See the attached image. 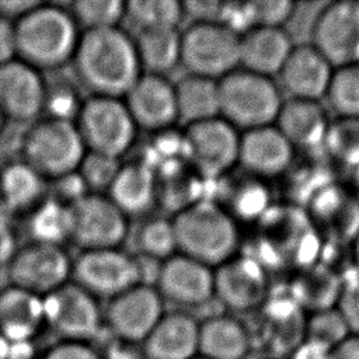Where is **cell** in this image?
Here are the masks:
<instances>
[{"label":"cell","mask_w":359,"mask_h":359,"mask_svg":"<svg viewBox=\"0 0 359 359\" xmlns=\"http://www.w3.org/2000/svg\"><path fill=\"white\" fill-rule=\"evenodd\" d=\"M294 147L275 125L241 132L238 163L258 177H276L293 161Z\"/></svg>","instance_id":"obj_20"},{"label":"cell","mask_w":359,"mask_h":359,"mask_svg":"<svg viewBox=\"0 0 359 359\" xmlns=\"http://www.w3.org/2000/svg\"><path fill=\"white\" fill-rule=\"evenodd\" d=\"M325 98L341 119L359 121V62L334 69Z\"/></svg>","instance_id":"obj_34"},{"label":"cell","mask_w":359,"mask_h":359,"mask_svg":"<svg viewBox=\"0 0 359 359\" xmlns=\"http://www.w3.org/2000/svg\"><path fill=\"white\" fill-rule=\"evenodd\" d=\"M122 100L137 129L165 130L178 122L174 83L164 76L143 73Z\"/></svg>","instance_id":"obj_18"},{"label":"cell","mask_w":359,"mask_h":359,"mask_svg":"<svg viewBox=\"0 0 359 359\" xmlns=\"http://www.w3.org/2000/svg\"><path fill=\"white\" fill-rule=\"evenodd\" d=\"M72 63L91 95L123 98L143 74L135 41L121 27L81 32Z\"/></svg>","instance_id":"obj_1"},{"label":"cell","mask_w":359,"mask_h":359,"mask_svg":"<svg viewBox=\"0 0 359 359\" xmlns=\"http://www.w3.org/2000/svg\"><path fill=\"white\" fill-rule=\"evenodd\" d=\"M41 3L36 0H0V15L15 22Z\"/></svg>","instance_id":"obj_49"},{"label":"cell","mask_w":359,"mask_h":359,"mask_svg":"<svg viewBox=\"0 0 359 359\" xmlns=\"http://www.w3.org/2000/svg\"><path fill=\"white\" fill-rule=\"evenodd\" d=\"M351 335H359V276L345 280L337 303Z\"/></svg>","instance_id":"obj_41"},{"label":"cell","mask_w":359,"mask_h":359,"mask_svg":"<svg viewBox=\"0 0 359 359\" xmlns=\"http://www.w3.org/2000/svg\"><path fill=\"white\" fill-rule=\"evenodd\" d=\"M334 66L311 45L293 46L278 73L289 98L320 101L325 97Z\"/></svg>","instance_id":"obj_19"},{"label":"cell","mask_w":359,"mask_h":359,"mask_svg":"<svg viewBox=\"0 0 359 359\" xmlns=\"http://www.w3.org/2000/svg\"><path fill=\"white\" fill-rule=\"evenodd\" d=\"M125 4L122 0H76L70 14L80 32L118 28L125 20Z\"/></svg>","instance_id":"obj_35"},{"label":"cell","mask_w":359,"mask_h":359,"mask_svg":"<svg viewBox=\"0 0 359 359\" xmlns=\"http://www.w3.org/2000/svg\"><path fill=\"white\" fill-rule=\"evenodd\" d=\"M72 240L81 251L119 248L128 234V216L108 195L88 192L70 203Z\"/></svg>","instance_id":"obj_10"},{"label":"cell","mask_w":359,"mask_h":359,"mask_svg":"<svg viewBox=\"0 0 359 359\" xmlns=\"http://www.w3.org/2000/svg\"><path fill=\"white\" fill-rule=\"evenodd\" d=\"M199 323L184 311L164 313L142 342L146 359H194L198 356Z\"/></svg>","instance_id":"obj_21"},{"label":"cell","mask_w":359,"mask_h":359,"mask_svg":"<svg viewBox=\"0 0 359 359\" xmlns=\"http://www.w3.org/2000/svg\"><path fill=\"white\" fill-rule=\"evenodd\" d=\"M35 344L34 341H15L8 342L7 359H35Z\"/></svg>","instance_id":"obj_51"},{"label":"cell","mask_w":359,"mask_h":359,"mask_svg":"<svg viewBox=\"0 0 359 359\" xmlns=\"http://www.w3.org/2000/svg\"><path fill=\"white\" fill-rule=\"evenodd\" d=\"M3 213H4V212H3V208H1V202H0V216H1Z\"/></svg>","instance_id":"obj_56"},{"label":"cell","mask_w":359,"mask_h":359,"mask_svg":"<svg viewBox=\"0 0 359 359\" xmlns=\"http://www.w3.org/2000/svg\"><path fill=\"white\" fill-rule=\"evenodd\" d=\"M351 335L349 328L337 307L309 313L304 323V337L335 348Z\"/></svg>","instance_id":"obj_37"},{"label":"cell","mask_w":359,"mask_h":359,"mask_svg":"<svg viewBox=\"0 0 359 359\" xmlns=\"http://www.w3.org/2000/svg\"><path fill=\"white\" fill-rule=\"evenodd\" d=\"M87 151L121 158L133 144L136 125L122 98L90 95L74 121Z\"/></svg>","instance_id":"obj_7"},{"label":"cell","mask_w":359,"mask_h":359,"mask_svg":"<svg viewBox=\"0 0 359 359\" xmlns=\"http://www.w3.org/2000/svg\"><path fill=\"white\" fill-rule=\"evenodd\" d=\"M4 121H6V119H4V118H3V115L0 114V129H1V126H3V123H4Z\"/></svg>","instance_id":"obj_55"},{"label":"cell","mask_w":359,"mask_h":359,"mask_svg":"<svg viewBox=\"0 0 359 359\" xmlns=\"http://www.w3.org/2000/svg\"><path fill=\"white\" fill-rule=\"evenodd\" d=\"M17 236L4 215L0 216V268L8 266L18 251Z\"/></svg>","instance_id":"obj_46"},{"label":"cell","mask_w":359,"mask_h":359,"mask_svg":"<svg viewBox=\"0 0 359 359\" xmlns=\"http://www.w3.org/2000/svg\"><path fill=\"white\" fill-rule=\"evenodd\" d=\"M133 41L143 73L164 76L181 62V32L178 29L137 32Z\"/></svg>","instance_id":"obj_30"},{"label":"cell","mask_w":359,"mask_h":359,"mask_svg":"<svg viewBox=\"0 0 359 359\" xmlns=\"http://www.w3.org/2000/svg\"><path fill=\"white\" fill-rule=\"evenodd\" d=\"M122 163L116 157L87 151L77 170L88 192L101 194L109 189Z\"/></svg>","instance_id":"obj_38"},{"label":"cell","mask_w":359,"mask_h":359,"mask_svg":"<svg viewBox=\"0 0 359 359\" xmlns=\"http://www.w3.org/2000/svg\"><path fill=\"white\" fill-rule=\"evenodd\" d=\"M268 359H273V358H268Z\"/></svg>","instance_id":"obj_58"},{"label":"cell","mask_w":359,"mask_h":359,"mask_svg":"<svg viewBox=\"0 0 359 359\" xmlns=\"http://www.w3.org/2000/svg\"><path fill=\"white\" fill-rule=\"evenodd\" d=\"M72 280L95 297H112L142 283L137 258L121 248L90 250L73 261Z\"/></svg>","instance_id":"obj_9"},{"label":"cell","mask_w":359,"mask_h":359,"mask_svg":"<svg viewBox=\"0 0 359 359\" xmlns=\"http://www.w3.org/2000/svg\"><path fill=\"white\" fill-rule=\"evenodd\" d=\"M46 83L36 69L13 59L0 66V114L15 122L34 121L45 104Z\"/></svg>","instance_id":"obj_17"},{"label":"cell","mask_w":359,"mask_h":359,"mask_svg":"<svg viewBox=\"0 0 359 359\" xmlns=\"http://www.w3.org/2000/svg\"><path fill=\"white\" fill-rule=\"evenodd\" d=\"M215 297L231 311L248 313L265 303L266 276L250 257H231L213 269Z\"/></svg>","instance_id":"obj_15"},{"label":"cell","mask_w":359,"mask_h":359,"mask_svg":"<svg viewBox=\"0 0 359 359\" xmlns=\"http://www.w3.org/2000/svg\"><path fill=\"white\" fill-rule=\"evenodd\" d=\"M27 226L32 241L62 247L72 240L70 205L56 198H45L28 213Z\"/></svg>","instance_id":"obj_32"},{"label":"cell","mask_w":359,"mask_h":359,"mask_svg":"<svg viewBox=\"0 0 359 359\" xmlns=\"http://www.w3.org/2000/svg\"><path fill=\"white\" fill-rule=\"evenodd\" d=\"M220 118L245 132L275 125L283 100L276 83L238 67L219 80Z\"/></svg>","instance_id":"obj_4"},{"label":"cell","mask_w":359,"mask_h":359,"mask_svg":"<svg viewBox=\"0 0 359 359\" xmlns=\"http://www.w3.org/2000/svg\"><path fill=\"white\" fill-rule=\"evenodd\" d=\"M46 180L25 161H15L0 171L3 212H31L45 199Z\"/></svg>","instance_id":"obj_29"},{"label":"cell","mask_w":359,"mask_h":359,"mask_svg":"<svg viewBox=\"0 0 359 359\" xmlns=\"http://www.w3.org/2000/svg\"><path fill=\"white\" fill-rule=\"evenodd\" d=\"M8 356V341L0 334V359H7Z\"/></svg>","instance_id":"obj_54"},{"label":"cell","mask_w":359,"mask_h":359,"mask_svg":"<svg viewBox=\"0 0 359 359\" xmlns=\"http://www.w3.org/2000/svg\"><path fill=\"white\" fill-rule=\"evenodd\" d=\"M182 17V3L177 0H129L125 4V18L137 32L178 29Z\"/></svg>","instance_id":"obj_33"},{"label":"cell","mask_w":359,"mask_h":359,"mask_svg":"<svg viewBox=\"0 0 359 359\" xmlns=\"http://www.w3.org/2000/svg\"><path fill=\"white\" fill-rule=\"evenodd\" d=\"M15 59L14 22L0 15V66Z\"/></svg>","instance_id":"obj_48"},{"label":"cell","mask_w":359,"mask_h":359,"mask_svg":"<svg viewBox=\"0 0 359 359\" xmlns=\"http://www.w3.org/2000/svg\"><path fill=\"white\" fill-rule=\"evenodd\" d=\"M177 252L216 268L236 255L240 234L234 217L220 205L196 201L171 219Z\"/></svg>","instance_id":"obj_3"},{"label":"cell","mask_w":359,"mask_h":359,"mask_svg":"<svg viewBox=\"0 0 359 359\" xmlns=\"http://www.w3.org/2000/svg\"><path fill=\"white\" fill-rule=\"evenodd\" d=\"M268 202L265 189L258 184L248 185L241 189L237 195L236 206L240 215L245 217H252L265 210V205Z\"/></svg>","instance_id":"obj_44"},{"label":"cell","mask_w":359,"mask_h":359,"mask_svg":"<svg viewBox=\"0 0 359 359\" xmlns=\"http://www.w3.org/2000/svg\"><path fill=\"white\" fill-rule=\"evenodd\" d=\"M294 3L290 0H258L247 3L251 27L282 28L294 13Z\"/></svg>","instance_id":"obj_39"},{"label":"cell","mask_w":359,"mask_h":359,"mask_svg":"<svg viewBox=\"0 0 359 359\" xmlns=\"http://www.w3.org/2000/svg\"><path fill=\"white\" fill-rule=\"evenodd\" d=\"M154 287L163 300L196 307L215 297L213 268L177 252L161 262Z\"/></svg>","instance_id":"obj_16"},{"label":"cell","mask_w":359,"mask_h":359,"mask_svg":"<svg viewBox=\"0 0 359 359\" xmlns=\"http://www.w3.org/2000/svg\"><path fill=\"white\" fill-rule=\"evenodd\" d=\"M72 265L63 247L31 241L7 266L10 285L43 299L72 280Z\"/></svg>","instance_id":"obj_11"},{"label":"cell","mask_w":359,"mask_h":359,"mask_svg":"<svg viewBox=\"0 0 359 359\" xmlns=\"http://www.w3.org/2000/svg\"><path fill=\"white\" fill-rule=\"evenodd\" d=\"M164 313V300L157 289L140 283L109 300L104 321L114 338L142 344Z\"/></svg>","instance_id":"obj_13"},{"label":"cell","mask_w":359,"mask_h":359,"mask_svg":"<svg viewBox=\"0 0 359 359\" xmlns=\"http://www.w3.org/2000/svg\"><path fill=\"white\" fill-rule=\"evenodd\" d=\"M15 59L38 72L72 62L80 29L69 10L41 3L14 22Z\"/></svg>","instance_id":"obj_2"},{"label":"cell","mask_w":359,"mask_h":359,"mask_svg":"<svg viewBox=\"0 0 359 359\" xmlns=\"http://www.w3.org/2000/svg\"><path fill=\"white\" fill-rule=\"evenodd\" d=\"M275 126L296 149H310L325 142L330 118L321 101L289 98L283 101Z\"/></svg>","instance_id":"obj_22"},{"label":"cell","mask_w":359,"mask_h":359,"mask_svg":"<svg viewBox=\"0 0 359 359\" xmlns=\"http://www.w3.org/2000/svg\"><path fill=\"white\" fill-rule=\"evenodd\" d=\"M102 359H146L143 351L137 348V344H130L122 339L114 338L111 344L101 352Z\"/></svg>","instance_id":"obj_47"},{"label":"cell","mask_w":359,"mask_h":359,"mask_svg":"<svg viewBox=\"0 0 359 359\" xmlns=\"http://www.w3.org/2000/svg\"><path fill=\"white\" fill-rule=\"evenodd\" d=\"M140 255L165 261L177 254V240L172 222L163 217H153L144 222L137 233Z\"/></svg>","instance_id":"obj_36"},{"label":"cell","mask_w":359,"mask_h":359,"mask_svg":"<svg viewBox=\"0 0 359 359\" xmlns=\"http://www.w3.org/2000/svg\"><path fill=\"white\" fill-rule=\"evenodd\" d=\"M240 132L217 116L185 126V154L198 172L219 177L238 163Z\"/></svg>","instance_id":"obj_12"},{"label":"cell","mask_w":359,"mask_h":359,"mask_svg":"<svg viewBox=\"0 0 359 359\" xmlns=\"http://www.w3.org/2000/svg\"><path fill=\"white\" fill-rule=\"evenodd\" d=\"M252 349L250 330L231 316L199 323L198 355L206 359H244Z\"/></svg>","instance_id":"obj_25"},{"label":"cell","mask_w":359,"mask_h":359,"mask_svg":"<svg viewBox=\"0 0 359 359\" xmlns=\"http://www.w3.org/2000/svg\"><path fill=\"white\" fill-rule=\"evenodd\" d=\"M289 359H332V348L304 337L287 355Z\"/></svg>","instance_id":"obj_45"},{"label":"cell","mask_w":359,"mask_h":359,"mask_svg":"<svg viewBox=\"0 0 359 359\" xmlns=\"http://www.w3.org/2000/svg\"><path fill=\"white\" fill-rule=\"evenodd\" d=\"M87 150L74 122L43 118L24 136L22 161L46 181H56L79 170Z\"/></svg>","instance_id":"obj_5"},{"label":"cell","mask_w":359,"mask_h":359,"mask_svg":"<svg viewBox=\"0 0 359 359\" xmlns=\"http://www.w3.org/2000/svg\"><path fill=\"white\" fill-rule=\"evenodd\" d=\"M283 28L254 27L241 34L240 67L261 76H278L293 49Z\"/></svg>","instance_id":"obj_23"},{"label":"cell","mask_w":359,"mask_h":359,"mask_svg":"<svg viewBox=\"0 0 359 359\" xmlns=\"http://www.w3.org/2000/svg\"><path fill=\"white\" fill-rule=\"evenodd\" d=\"M332 359H359V335H349L332 348Z\"/></svg>","instance_id":"obj_50"},{"label":"cell","mask_w":359,"mask_h":359,"mask_svg":"<svg viewBox=\"0 0 359 359\" xmlns=\"http://www.w3.org/2000/svg\"><path fill=\"white\" fill-rule=\"evenodd\" d=\"M227 8L229 3L216 0H194L182 3L184 15L192 17L194 22H216L224 25Z\"/></svg>","instance_id":"obj_42"},{"label":"cell","mask_w":359,"mask_h":359,"mask_svg":"<svg viewBox=\"0 0 359 359\" xmlns=\"http://www.w3.org/2000/svg\"><path fill=\"white\" fill-rule=\"evenodd\" d=\"M352 254H353L355 265H356L358 272H359V231H358V234L355 236V238L352 240Z\"/></svg>","instance_id":"obj_53"},{"label":"cell","mask_w":359,"mask_h":359,"mask_svg":"<svg viewBox=\"0 0 359 359\" xmlns=\"http://www.w3.org/2000/svg\"><path fill=\"white\" fill-rule=\"evenodd\" d=\"M81 104L83 101H80L77 93L70 87L65 84H59L49 88L46 86L45 104H43V111L45 109L49 111L46 118L74 122L81 108Z\"/></svg>","instance_id":"obj_40"},{"label":"cell","mask_w":359,"mask_h":359,"mask_svg":"<svg viewBox=\"0 0 359 359\" xmlns=\"http://www.w3.org/2000/svg\"><path fill=\"white\" fill-rule=\"evenodd\" d=\"M41 359H102L98 349L90 342L59 341L49 346Z\"/></svg>","instance_id":"obj_43"},{"label":"cell","mask_w":359,"mask_h":359,"mask_svg":"<svg viewBox=\"0 0 359 359\" xmlns=\"http://www.w3.org/2000/svg\"><path fill=\"white\" fill-rule=\"evenodd\" d=\"M194 359H206V358H202V356H199V355H198V356H196V358H194Z\"/></svg>","instance_id":"obj_57"},{"label":"cell","mask_w":359,"mask_h":359,"mask_svg":"<svg viewBox=\"0 0 359 359\" xmlns=\"http://www.w3.org/2000/svg\"><path fill=\"white\" fill-rule=\"evenodd\" d=\"M313 216L321 231L337 240L352 241L359 231V202L338 188L323 189L313 202Z\"/></svg>","instance_id":"obj_27"},{"label":"cell","mask_w":359,"mask_h":359,"mask_svg":"<svg viewBox=\"0 0 359 359\" xmlns=\"http://www.w3.org/2000/svg\"><path fill=\"white\" fill-rule=\"evenodd\" d=\"M241 35L216 22H194L181 34V62L188 74L222 80L240 67Z\"/></svg>","instance_id":"obj_6"},{"label":"cell","mask_w":359,"mask_h":359,"mask_svg":"<svg viewBox=\"0 0 359 359\" xmlns=\"http://www.w3.org/2000/svg\"><path fill=\"white\" fill-rule=\"evenodd\" d=\"M352 191L355 199L359 202V163H356L352 170Z\"/></svg>","instance_id":"obj_52"},{"label":"cell","mask_w":359,"mask_h":359,"mask_svg":"<svg viewBox=\"0 0 359 359\" xmlns=\"http://www.w3.org/2000/svg\"><path fill=\"white\" fill-rule=\"evenodd\" d=\"M311 45L334 69L359 62V1L325 6L314 21Z\"/></svg>","instance_id":"obj_14"},{"label":"cell","mask_w":359,"mask_h":359,"mask_svg":"<svg viewBox=\"0 0 359 359\" xmlns=\"http://www.w3.org/2000/svg\"><path fill=\"white\" fill-rule=\"evenodd\" d=\"M344 280L325 266H310L294 282L293 296L310 313L337 307Z\"/></svg>","instance_id":"obj_31"},{"label":"cell","mask_w":359,"mask_h":359,"mask_svg":"<svg viewBox=\"0 0 359 359\" xmlns=\"http://www.w3.org/2000/svg\"><path fill=\"white\" fill-rule=\"evenodd\" d=\"M45 325L60 341L90 342L97 338L104 325V316L97 297L69 280L43 297Z\"/></svg>","instance_id":"obj_8"},{"label":"cell","mask_w":359,"mask_h":359,"mask_svg":"<svg viewBox=\"0 0 359 359\" xmlns=\"http://www.w3.org/2000/svg\"><path fill=\"white\" fill-rule=\"evenodd\" d=\"M42 327V297L13 285L0 290V334L8 342L34 341Z\"/></svg>","instance_id":"obj_24"},{"label":"cell","mask_w":359,"mask_h":359,"mask_svg":"<svg viewBox=\"0 0 359 359\" xmlns=\"http://www.w3.org/2000/svg\"><path fill=\"white\" fill-rule=\"evenodd\" d=\"M107 195L126 216L147 212L157 198L151 167L140 161L122 164Z\"/></svg>","instance_id":"obj_26"},{"label":"cell","mask_w":359,"mask_h":359,"mask_svg":"<svg viewBox=\"0 0 359 359\" xmlns=\"http://www.w3.org/2000/svg\"><path fill=\"white\" fill-rule=\"evenodd\" d=\"M178 122L194 125L220 116L219 81L187 74L174 83Z\"/></svg>","instance_id":"obj_28"}]
</instances>
